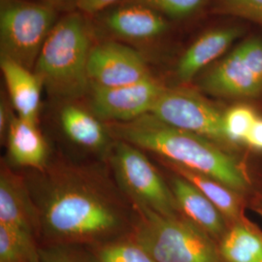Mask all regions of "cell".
Wrapping results in <instances>:
<instances>
[{"label":"cell","instance_id":"obj_1","mask_svg":"<svg viewBox=\"0 0 262 262\" xmlns=\"http://www.w3.org/2000/svg\"><path fill=\"white\" fill-rule=\"evenodd\" d=\"M40 227L56 241H94L118 231L120 207L94 183L72 173L49 181L38 199Z\"/></svg>","mask_w":262,"mask_h":262},{"label":"cell","instance_id":"obj_2","mask_svg":"<svg viewBox=\"0 0 262 262\" xmlns=\"http://www.w3.org/2000/svg\"><path fill=\"white\" fill-rule=\"evenodd\" d=\"M120 140L186 168L215 179L236 192H245L250 181L237 160L212 141L166 124L147 114L127 122H113Z\"/></svg>","mask_w":262,"mask_h":262},{"label":"cell","instance_id":"obj_3","mask_svg":"<svg viewBox=\"0 0 262 262\" xmlns=\"http://www.w3.org/2000/svg\"><path fill=\"white\" fill-rule=\"evenodd\" d=\"M92 50L82 13H71L56 21L42 48L33 71L50 93L76 98L90 86L88 62Z\"/></svg>","mask_w":262,"mask_h":262},{"label":"cell","instance_id":"obj_4","mask_svg":"<svg viewBox=\"0 0 262 262\" xmlns=\"http://www.w3.org/2000/svg\"><path fill=\"white\" fill-rule=\"evenodd\" d=\"M139 221L131 238L156 262H225L214 238L179 215L136 208Z\"/></svg>","mask_w":262,"mask_h":262},{"label":"cell","instance_id":"obj_5","mask_svg":"<svg viewBox=\"0 0 262 262\" xmlns=\"http://www.w3.org/2000/svg\"><path fill=\"white\" fill-rule=\"evenodd\" d=\"M56 21V8L46 2L1 0V57L34 69L39 54Z\"/></svg>","mask_w":262,"mask_h":262},{"label":"cell","instance_id":"obj_6","mask_svg":"<svg viewBox=\"0 0 262 262\" xmlns=\"http://www.w3.org/2000/svg\"><path fill=\"white\" fill-rule=\"evenodd\" d=\"M112 166L120 187L136 208L167 216L178 215L171 188L141 149L119 140L113 150Z\"/></svg>","mask_w":262,"mask_h":262},{"label":"cell","instance_id":"obj_7","mask_svg":"<svg viewBox=\"0 0 262 262\" xmlns=\"http://www.w3.org/2000/svg\"><path fill=\"white\" fill-rule=\"evenodd\" d=\"M150 114L166 124L202 136L221 147L230 146L224 126L225 112L192 91L165 88Z\"/></svg>","mask_w":262,"mask_h":262},{"label":"cell","instance_id":"obj_8","mask_svg":"<svg viewBox=\"0 0 262 262\" xmlns=\"http://www.w3.org/2000/svg\"><path fill=\"white\" fill-rule=\"evenodd\" d=\"M88 75L90 83L101 88L137 84L152 78L145 59L134 49L116 41L92 47Z\"/></svg>","mask_w":262,"mask_h":262},{"label":"cell","instance_id":"obj_9","mask_svg":"<svg viewBox=\"0 0 262 262\" xmlns=\"http://www.w3.org/2000/svg\"><path fill=\"white\" fill-rule=\"evenodd\" d=\"M165 86L154 77L137 84L101 88L93 85L91 107L97 118L113 122L134 121L150 114Z\"/></svg>","mask_w":262,"mask_h":262},{"label":"cell","instance_id":"obj_10","mask_svg":"<svg viewBox=\"0 0 262 262\" xmlns=\"http://www.w3.org/2000/svg\"><path fill=\"white\" fill-rule=\"evenodd\" d=\"M202 88L207 93L225 97H255L262 86L244 61L238 48L217 62L203 78Z\"/></svg>","mask_w":262,"mask_h":262},{"label":"cell","instance_id":"obj_11","mask_svg":"<svg viewBox=\"0 0 262 262\" xmlns=\"http://www.w3.org/2000/svg\"><path fill=\"white\" fill-rule=\"evenodd\" d=\"M0 225L34 234L40 227L37 208L25 182L3 168L0 175Z\"/></svg>","mask_w":262,"mask_h":262},{"label":"cell","instance_id":"obj_12","mask_svg":"<svg viewBox=\"0 0 262 262\" xmlns=\"http://www.w3.org/2000/svg\"><path fill=\"white\" fill-rule=\"evenodd\" d=\"M105 24L115 35L137 42L150 41L168 29L165 17L147 6L130 2L109 12Z\"/></svg>","mask_w":262,"mask_h":262},{"label":"cell","instance_id":"obj_13","mask_svg":"<svg viewBox=\"0 0 262 262\" xmlns=\"http://www.w3.org/2000/svg\"><path fill=\"white\" fill-rule=\"evenodd\" d=\"M170 188L179 211L211 237L221 240L227 228L225 215L198 188L177 174L171 180Z\"/></svg>","mask_w":262,"mask_h":262},{"label":"cell","instance_id":"obj_14","mask_svg":"<svg viewBox=\"0 0 262 262\" xmlns=\"http://www.w3.org/2000/svg\"><path fill=\"white\" fill-rule=\"evenodd\" d=\"M0 67L17 116L37 124L43 85L41 79L31 69L6 57H1Z\"/></svg>","mask_w":262,"mask_h":262},{"label":"cell","instance_id":"obj_15","mask_svg":"<svg viewBox=\"0 0 262 262\" xmlns=\"http://www.w3.org/2000/svg\"><path fill=\"white\" fill-rule=\"evenodd\" d=\"M241 34V29L227 27L209 30L189 46L177 66V76L183 83L190 82L207 66L223 56Z\"/></svg>","mask_w":262,"mask_h":262},{"label":"cell","instance_id":"obj_16","mask_svg":"<svg viewBox=\"0 0 262 262\" xmlns=\"http://www.w3.org/2000/svg\"><path fill=\"white\" fill-rule=\"evenodd\" d=\"M10 157L18 165L41 169L46 163L47 143L37 124L12 117L7 129Z\"/></svg>","mask_w":262,"mask_h":262},{"label":"cell","instance_id":"obj_17","mask_svg":"<svg viewBox=\"0 0 262 262\" xmlns=\"http://www.w3.org/2000/svg\"><path fill=\"white\" fill-rule=\"evenodd\" d=\"M161 161L177 175L186 179L190 184L198 188L225 215V219L231 220L235 223L239 222L242 214V209L240 200L237 195L238 192L225 186L222 182L203 173L186 168L165 159H161Z\"/></svg>","mask_w":262,"mask_h":262},{"label":"cell","instance_id":"obj_18","mask_svg":"<svg viewBox=\"0 0 262 262\" xmlns=\"http://www.w3.org/2000/svg\"><path fill=\"white\" fill-rule=\"evenodd\" d=\"M60 124L66 136L89 150H99L108 143V133L98 118L84 108L67 104L60 111Z\"/></svg>","mask_w":262,"mask_h":262},{"label":"cell","instance_id":"obj_19","mask_svg":"<svg viewBox=\"0 0 262 262\" xmlns=\"http://www.w3.org/2000/svg\"><path fill=\"white\" fill-rule=\"evenodd\" d=\"M219 250L225 262H262V235L235 223L222 237Z\"/></svg>","mask_w":262,"mask_h":262},{"label":"cell","instance_id":"obj_20","mask_svg":"<svg viewBox=\"0 0 262 262\" xmlns=\"http://www.w3.org/2000/svg\"><path fill=\"white\" fill-rule=\"evenodd\" d=\"M0 262H40L34 234L0 225Z\"/></svg>","mask_w":262,"mask_h":262},{"label":"cell","instance_id":"obj_21","mask_svg":"<svg viewBox=\"0 0 262 262\" xmlns=\"http://www.w3.org/2000/svg\"><path fill=\"white\" fill-rule=\"evenodd\" d=\"M94 262H156L132 238L104 244L94 252Z\"/></svg>","mask_w":262,"mask_h":262},{"label":"cell","instance_id":"obj_22","mask_svg":"<svg viewBox=\"0 0 262 262\" xmlns=\"http://www.w3.org/2000/svg\"><path fill=\"white\" fill-rule=\"evenodd\" d=\"M257 118L253 108L247 105H236L225 112L224 126L230 145L245 142Z\"/></svg>","mask_w":262,"mask_h":262},{"label":"cell","instance_id":"obj_23","mask_svg":"<svg viewBox=\"0 0 262 262\" xmlns=\"http://www.w3.org/2000/svg\"><path fill=\"white\" fill-rule=\"evenodd\" d=\"M125 2L147 6L163 17L184 19L201 9L207 0H125Z\"/></svg>","mask_w":262,"mask_h":262},{"label":"cell","instance_id":"obj_24","mask_svg":"<svg viewBox=\"0 0 262 262\" xmlns=\"http://www.w3.org/2000/svg\"><path fill=\"white\" fill-rule=\"evenodd\" d=\"M237 48L243 57L244 61L262 86L261 39L253 37L247 39Z\"/></svg>","mask_w":262,"mask_h":262},{"label":"cell","instance_id":"obj_25","mask_svg":"<svg viewBox=\"0 0 262 262\" xmlns=\"http://www.w3.org/2000/svg\"><path fill=\"white\" fill-rule=\"evenodd\" d=\"M225 9L262 26V0H222Z\"/></svg>","mask_w":262,"mask_h":262},{"label":"cell","instance_id":"obj_26","mask_svg":"<svg viewBox=\"0 0 262 262\" xmlns=\"http://www.w3.org/2000/svg\"><path fill=\"white\" fill-rule=\"evenodd\" d=\"M40 262H84L74 251L64 246H53L40 250Z\"/></svg>","mask_w":262,"mask_h":262},{"label":"cell","instance_id":"obj_27","mask_svg":"<svg viewBox=\"0 0 262 262\" xmlns=\"http://www.w3.org/2000/svg\"><path fill=\"white\" fill-rule=\"evenodd\" d=\"M121 0H77L75 7L80 13L92 15L120 2Z\"/></svg>","mask_w":262,"mask_h":262},{"label":"cell","instance_id":"obj_28","mask_svg":"<svg viewBox=\"0 0 262 262\" xmlns=\"http://www.w3.org/2000/svg\"><path fill=\"white\" fill-rule=\"evenodd\" d=\"M245 143H247L253 149L262 150V119H256L246 138Z\"/></svg>","mask_w":262,"mask_h":262},{"label":"cell","instance_id":"obj_29","mask_svg":"<svg viewBox=\"0 0 262 262\" xmlns=\"http://www.w3.org/2000/svg\"><path fill=\"white\" fill-rule=\"evenodd\" d=\"M43 2H46L48 4L56 7H66V6H71L76 5L77 0H40Z\"/></svg>","mask_w":262,"mask_h":262}]
</instances>
